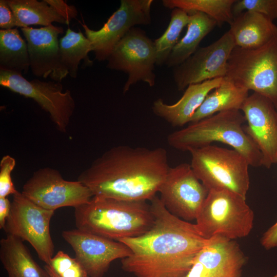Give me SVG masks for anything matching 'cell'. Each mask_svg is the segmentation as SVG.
<instances>
[{
  "instance_id": "cell-33",
  "label": "cell",
  "mask_w": 277,
  "mask_h": 277,
  "mask_svg": "<svg viewBox=\"0 0 277 277\" xmlns=\"http://www.w3.org/2000/svg\"><path fill=\"white\" fill-rule=\"evenodd\" d=\"M45 1L69 24L72 19L76 18L78 13L74 6L69 5L62 0H45Z\"/></svg>"
},
{
  "instance_id": "cell-27",
  "label": "cell",
  "mask_w": 277,
  "mask_h": 277,
  "mask_svg": "<svg viewBox=\"0 0 277 277\" xmlns=\"http://www.w3.org/2000/svg\"><path fill=\"white\" fill-rule=\"evenodd\" d=\"M236 0H163V6L169 9L179 8L188 13L199 12L214 20L221 26L229 25L234 16L232 12Z\"/></svg>"
},
{
  "instance_id": "cell-11",
  "label": "cell",
  "mask_w": 277,
  "mask_h": 277,
  "mask_svg": "<svg viewBox=\"0 0 277 277\" xmlns=\"http://www.w3.org/2000/svg\"><path fill=\"white\" fill-rule=\"evenodd\" d=\"M21 193L39 206L53 211L63 207L75 208L93 196L78 180H66L59 171L49 167L34 172L23 185Z\"/></svg>"
},
{
  "instance_id": "cell-36",
  "label": "cell",
  "mask_w": 277,
  "mask_h": 277,
  "mask_svg": "<svg viewBox=\"0 0 277 277\" xmlns=\"http://www.w3.org/2000/svg\"><path fill=\"white\" fill-rule=\"evenodd\" d=\"M44 268L48 273L50 277H60L51 268V267L47 264L45 265Z\"/></svg>"
},
{
  "instance_id": "cell-25",
  "label": "cell",
  "mask_w": 277,
  "mask_h": 277,
  "mask_svg": "<svg viewBox=\"0 0 277 277\" xmlns=\"http://www.w3.org/2000/svg\"><path fill=\"white\" fill-rule=\"evenodd\" d=\"M17 22L18 27L31 25L49 26L53 22L69 25L67 21L45 0H7Z\"/></svg>"
},
{
  "instance_id": "cell-26",
  "label": "cell",
  "mask_w": 277,
  "mask_h": 277,
  "mask_svg": "<svg viewBox=\"0 0 277 277\" xmlns=\"http://www.w3.org/2000/svg\"><path fill=\"white\" fill-rule=\"evenodd\" d=\"M59 47L62 63L71 77H76L81 60L87 66L92 65L88 56L93 51L91 43L81 30L76 32L68 28L59 41Z\"/></svg>"
},
{
  "instance_id": "cell-29",
  "label": "cell",
  "mask_w": 277,
  "mask_h": 277,
  "mask_svg": "<svg viewBox=\"0 0 277 277\" xmlns=\"http://www.w3.org/2000/svg\"><path fill=\"white\" fill-rule=\"evenodd\" d=\"M47 265L60 277H89L75 258L62 250H59Z\"/></svg>"
},
{
  "instance_id": "cell-31",
  "label": "cell",
  "mask_w": 277,
  "mask_h": 277,
  "mask_svg": "<svg viewBox=\"0 0 277 277\" xmlns=\"http://www.w3.org/2000/svg\"><path fill=\"white\" fill-rule=\"evenodd\" d=\"M15 165V159L8 154L4 155L0 161V197H7L17 192L11 177Z\"/></svg>"
},
{
  "instance_id": "cell-7",
  "label": "cell",
  "mask_w": 277,
  "mask_h": 277,
  "mask_svg": "<svg viewBox=\"0 0 277 277\" xmlns=\"http://www.w3.org/2000/svg\"><path fill=\"white\" fill-rule=\"evenodd\" d=\"M225 77L268 98L277 108V34L257 49L235 46Z\"/></svg>"
},
{
  "instance_id": "cell-32",
  "label": "cell",
  "mask_w": 277,
  "mask_h": 277,
  "mask_svg": "<svg viewBox=\"0 0 277 277\" xmlns=\"http://www.w3.org/2000/svg\"><path fill=\"white\" fill-rule=\"evenodd\" d=\"M18 27L16 17L10 7L7 0L0 1V28L3 30Z\"/></svg>"
},
{
  "instance_id": "cell-14",
  "label": "cell",
  "mask_w": 277,
  "mask_h": 277,
  "mask_svg": "<svg viewBox=\"0 0 277 277\" xmlns=\"http://www.w3.org/2000/svg\"><path fill=\"white\" fill-rule=\"evenodd\" d=\"M235 47L229 30L210 45L199 48L188 58L174 67L173 77L178 90L190 85L224 77L229 56Z\"/></svg>"
},
{
  "instance_id": "cell-22",
  "label": "cell",
  "mask_w": 277,
  "mask_h": 277,
  "mask_svg": "<svg viewBox=\"0 0 277 277\" xmlns=\"http://www.w3.org/2000/svg\"><path fill=\"white\" fill-rule=\"evenodd\" d=\"M248 92L247 89L224 77L221 84L206 96L190 123L197 122L220 112L241 110L249 96Z\"/></svg>"
},
{
  "instance_id": "cell-1",
  "label": "cell",
  "mask_w": 277,
  "mask_h": 277,
  "mask_svg": "<svg viewBox=\"0 0 277 277\" xmlns=\"http://www.w3.org/2000/svg\"><path fill=\"white\" fill-rule=\"evenodd\" d=\"M150 201L154 216L150 229L117 241L131 251L121 260L122 268L136 277H184L209 239L201 235L195 224L170 213L157 196Z\"/></svg>"
},
{
  "instance_id": "cell-6",
  "label": "cell",
  "mask_w": 277,
  "mask_h": 277,
  "mask_svg": "<svg viewBox=\"0 0 277 277\" xmlns=\"http://www.w3.org/2000/svg\"><path fill=\"white\" fill-rule=\"evenodd\" d=\"M246 200L228 190H209L195 220L201 235L209 239L219 235L231 240L248 235L254 214Z\"/></svg>"
},
{
  "instance_id": "cell-13",
  "label": "cell",
  "mask_w": 277,
  "mask_h": 277,
  "mask_svg": "<svg viewBox=\"0 0 277 277\" xmlns=\"http://www.w3.org/2000/svg\"><path fill=\"white\" fill-rule=\"evenodd\" d=\"M208 192L185 163L170 167L159 191L165 208L188 222L196 220Z\"/></svg>"
},
{
  "instance_id": "cell-3",
  "label": "cell",
  "mask_w": 277,
  "mask_h": 277,
  "mask_svg": "<svg viewBox=\"0 0 277 277\" xmlns=\"http://www.w3.org/2000/svg\"><path fill=\"white\" fill-rule=\"evenodd\" d=\"M77 229L118 241L143 234L154 222L147 201H129L93 196L74 208Z\"/></svg>"
},
{
  "instance_id": "cell-34",
  "label": "cell",
  "mask_w": 277,
  "mask_h": 277,
  "mask_svg": "<svg viewBox=\"0 0 277 277\" xmlns=\"http://www.w3.org/2000/svg\"><path fill=\"white\" fill-rule=\"evenodd\" d=\"M260 242L266 250L277 247V221L263 233Z\"/></svg>"
},
{
  "instance_id": "cell-12",
  "label": "cell",
  "mask_w": 277,
  "mask_h": 277,
  "mask_svg": "<svg viewBox=\"0 0 277 277\" xmlns=\"http://www.w3.org/2000/svg\"><path fill=\"white\" fill-rule=\"evenodd\" d=\"M152 0H121L119 8L99 30L82 24L86 37L90 41L98 61L107 60L118 43L136 25L151 22Z\"/></svg>"
},
{
  "instance_id": "cell-17",
  "label": "cell",
  "mask_w": 277,
  "mask_h": 277,
  "mask_svg": "<svg viewBox=\"0 0 277 277\" xmlns=\"http://www.w3.org/2000/svg\"><path fill=\"white\" fill-rule=\"evenodd\" d=\"M246 262L236 241L217 235L196 255L184 277H240Z\"/></svg>"
},
{
  "instance_id": "cell-4",
  "label": "cell",
  "mask_w": 277,
  "mask_h": 277,
  "mask_svg": "<svg viewBox=\"0 0 277 277\" xmlns=\"http://www.w3.org/2000/svg\"><path fill=\"white\" fill-rule=\"evenodd\" d=\"M245 122L241 110L222 111L170 133L167 140L173 148L188 152L220 142L241 153L250 166H262V154L244 130Z\"/></svg>"
},
{
  "instance_id": "cell-15",
  "label": "cell",
  "mask_w": 277,
  "mask_h": 277,
  "mask_svg": "<svg viewBox=\"0 0 277 277\" xmlns=\"http://www.w3.org/2000/svg\"><path fill=\"white\" fill-rule=\"evenodd\" d=\"M62 236L89 277H102L112 262L131 254L123 243L77 228L63 231Z\"/></svg>"
},
{
  "instance_id": "cell-20",
  "label": "cell",
  "mask_w": 277,
  "mask_h": 277,
  "mask_svg": "<svg viewBox=\"0 0 277 277\" xmlns=\"http://www.w3.org/2000/svg\"><path fill=\"white\" fill-rule=\"evenodd\" d=\"M235 45L244 49L259 48L277 34V26L266 16L250 11L234 16L230 24Z\"/></svg>"
},
{
  "instance_id": "cell-5",
  "label": "cell",
  "mask_w": 277,
  "mask_h": 277,
  "mask_svg": "<svg viewBox=\"0 0 277 277\" xmlns=\"http://www.w3.org/2000/svg\"><path fill=\"white\" fill-rule=\"evenodd\" d=\"M189 152L191 167L208 191L226 190L246 199L250 186V165L241 153L213 145Z\"/></svg>"
},
{
  "instance_id": "cell-2",
  "label": "cell",
  "mask_w": 277,
  "mask_h": 277,
  "mask_svg": "<svg viewBox=\"0 0 277 277\" xmlns=\"http://www.w3.org/2000/svg\"><path fill=\"white\" fill-rule=\"evenodd\" d=\"M166 150L119 145L106 151L78 175L93 196L151 201L170 168Z\"/></svg>"
},
{
  "instance_id": "cell-21",
  "label": "cell",
  "mask_w": 277,
  "mask_h": 277,
  "mask_svg": "<svg viewBox=\"0 0 277 277\" xmlns=\"http://www.w3.org/2000/svg\"><path fill=\"white\" fill-rule=\"evenodd\" d=\"M23 242L10 235L0 241V260L8 277H50L34 260Z\"/></svg>"
},
{
  "instance_id": "cell-24",
  "label": "cell",
  "mask_w": 277,
  "mask_h": 277,
  "mask_svg": "<svg viewBox=\"0 0 277 277\" xmlns=\"http://www.w3.org/2000/svg\"><path fill=\"white\" fill-rule=\"evenodd\" d=\"M30 68L27 43L17 28L0 30V69L26 74Z\"/></svg>"
},
{
  "instance_id": "cell-18",
  "label": "cell",
  "mask_w": 277,
  "mask_h": 277,
  "mask_svg": "<svg viewBox=\"0 0 277 277\" xmlns=\"http://www.w3.org/2000/svg\"><path fill=\"white\" fill-rule=\"evenodd\" d=\"M21 31L27 42L33 75L61 82L69 74L60 53L58 36L64 32L63 28L52 24L39 28H22Z\"/></svg>"
},
{
  "instance_id": "cell-10",
  "label": "cell",
  "mask_w": 277,
  "mask_h": 277,
  "mask_svg": "<svg viewBox=\"0 0 277 277\" xmlns=\"http://www.w3.org/2000/svg\"><path fill=\"white\" fill-rule=\"evenodd\" d=\"M108 68L128 74L123 93L139 82L155 84L156 53L154 42L141 28H131L116 45L108 60Z\"/></svg>"
},
{
  "instance_id": "cell-30",
  "label": "cell",
  "mask_w": 277,
  "mask_h": 277,
  "mask_svg": "<svg viewBox=\"0 0 277 277\" xmlns=\"http://www.w3.org/2000/svg\"><path fill=\"white\" fill-rule=\"evenodd\" d=\"M244 11L262 14L273 21L277 19V0H236L232 8L233 16Z\"/></svg>"
},
{
  "instance_id": "cell-35",
  "label": "cell",
  "mask_w": 277,
  "mask_h": 277,
  "mask_svg": "<svg viewBox=\"0 0 277 277\" xmlns=\"http://www.w3.org/2000/svg\"><path fill=\"white\" fill-rule=\"evenodd\" d=\"M11 208V202L7 197H0V229H4Z\"/></svg>"
},
{
  "instance_id": "cell-23",
  "label": "cell",
  "mask_w": 277,
  "mask_h": 277,
  "mask_svg": "<svg viewBox=\"0 0 277 277\" xmlns=\"http://www.w3.org/2000/svg\"><path fill=\"white\" fill-rule=\"evenodd\" d=\"M188 13L187 31L170 54L165 63L168 67H176L188 58L199 48L203 39L217 25L214 20L203 13Z\"/></svg>"
},
{
  "instance_id": "cell-16",
  "label": "cell",
  "mask_w": 277,
  "mask_h": 277,
  "mask_svg": "<svg viewBox=\"0 0 277 277\" xmlns=\"http://www.w3.org/2000/svg\"><path fill=\"white\" fill-rule=\"evenodd\" d=\"M241 111L247 124L244 130L262 156V166L277 164V108L268 98L253 92Z\"/></svg>"
},
{
  "instance_id": "cell-9",
  "label": "cell",
  "mask_w": 277,
  "mask_h": 277,
  "mask_svg": "<svg viewBox=\"0 0 277 277\" xmlns=\"http://www.w3.org/2000/svg\"><path fill=\"white\" fill-rule=\"evenodd\" d=\"M0 85L36 102L49 115L56 128L66 132L75 108L71 91L60 82L29 81L22 74L0 69Z\"/></svg>"
},
{
  "instance_id": "cell-28",
  "label": "cell",
  "mask_w": 277,
  "mask_h": 277,
  "mask_svg": "<svg viewBox=\"0 0 277 277\" xmlns=\"http://www.w3.org/2000/svg\"><path fill=\"white\" fill-rule=\"evenodd\" d=\"M189 21L186 11L175 8L171 13L170 21L164 33L153 42L156 53V65L165 64L170 54L179 42L180 34Z\"/></svg>"
},
{
  "instance_id": "cell-8",
  "label": "cell",
  "mask_w": 277,
  "mask_h": 277,
  "mask_svg": "<svg viewBox=\"0 0 277 277\" xmlns=\"http://www.w3.org/2000/svg\"><path fill=\"white\" fill-rule=\"evenodd\" d=\"M54 211L36 205L17 191L13 195L10 214L4 228L10 235L28 242L39 259L49 264L54 245L50 231Z\"/></svg>"
},
{
  "instance_id": "cell-19",
  "label": "cell",
  "mask_w": 277,
  "mask_h": 277,
  "mask_svg": "<svg viewBox=\"0 0 277 277\" xmlns=\"http://www.w3.org/2000/svg\"><path fill=\"white\" fill-rule=\"evenodd\" d=\"M223 79L217 78L189 85L181 98L173 104H166L159 98L153 103V112L173 127H183L190 123L206 96L221 84Z\"/></svg>"
},
{
  "instance_id": "cell-37",
  "label": "cell",
  "mask_w": 277,
  "mask_h": 277,
  "mask_svg": "<svg viewBox=\"0 0 277 277\" xmlns=\"http://www.w3.org/2000/svg\"><path fill=\"white\" fill-rule=\"evenodd\" d=\"M272 277H277V272H276V274Z\"/></svg>"
}]
</instances>
